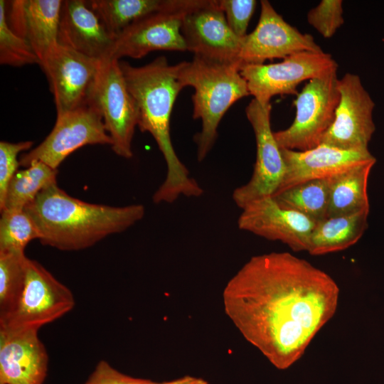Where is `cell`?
<instances>
[{
    "instance_id": "cell-30",
    "label": "cell",
    "mask_w": 384,
    "mask_h": 384,
    "mask_svg": "<svg viewBox=\"0 0 384 384\" xmlns=\"http://www.w3.org/2000/svg\"><path fill=\"white\" fill-rule=\"evenodd\" d=\"M33 142L24 141L11 143L0 142V206L3 203L7 187L20 166L18 155L31 148Z\"/></svg>"
},
{
    "instance_id": "cell-10",
    "label": "cell",
    "mask_w": 384,
    "mask_h": 384,
    "mask_svg": "<svg viewBox=\"0 0 384 384\" xmlns=\"http://www.w3.org/2000/svg\"><path fill=\"white\" fill-rule=\"evenodd\" d=\"M271 110L270 102L262 104L255 99L245 109L255 137L256 159L249 181L236 188L232 195L240 209L255 200L272 196L279 188L284 174L281 149L271 128Z\"/></svg>"
},
{
    "instance_id": "cell-14",
    "label": "cell",
    "mask_w": 384,
    "mask_h": 384,
    "mask_svg": "<svg viewBox=\"0 0 384 384\" xmlns=\"http://www.w3.org/2000/svg\"><path fill=\"white\" fill-rule=\"evenodd\" d=\"M260 5L256 28L242 38L238 58L240 68L264 64L266 60L284 59L303 51H323L312 36L286 22L269 1L262 0Z\"/></svg>"
},
{
    "instance_id": "cell-4",
    "label": "cell",
    "mask_w": 384,
    "mask_h": 384,
    "mask_svg": "<svg viewBox=\"0 0 384 384\" xmlns=\"http://www.w3.org/2000/svg\"><path fill=\"white\" fill-rule=\"evenodd\" d=\"M237 63H226L195 56L179 63L183 86L194 88L193 117L201 120V129L193 138L197 159L203 161L218 137V125L228 110L240 99L250 95Z\"/></svg>"
},
{
    "instance_id": "cell-5",
    "label": "cell",
    "mask_w": 384,
    "mask_h": 384,
    "mask_svg": "<svg viewBox=\"0 0 384 384\" xmlns=\"http://www.w3.org/2000/svg\"><path fill=\"white\" fill-rule=\"evenodd\" d=\"M337 69L309 80L294 101V119L285 129L274 132L280 148L306 151L321 143L331 126L339 102Z\"/></svg>"
},
{
    "instance_id": "cell-27",
    "label": "cell",
    "mask_w": 384,
    "mask_h": 384,
    "mask_svg": "<svg viewBox=\"0 0 384 384\" xmlns=\"http://www.w3.org/2000/svg\"><path fill=\"white\" fill-rule=\"evenodd\" d=\"M39 238V230L25 209L1 211L0 251L25 252L27 245Z\"/></svg>"
},
{
    "instance_id": "cell-32",
    "label": "cell",
    "mask_w": 384,
    "mask_h": 384,
    "mask_svg": "<svg viewBox=\"0 0 384 384\" xmlns=\"http://www.w3.org/2000/svg\"><path fill=\"white\" fill-rule=\"evenodd\" d=\"M171 380L155 382L120 373L106 361H100L84 384H170Z\"/></svg>"
},
{
    "instance_id": "cell-2",
    "label": "cell",
    "mask_w": 384,
    "mask_h": 384,
    "mask_svg": "<svg viewBox=\"0 0 384 384\" xmlns=\"http://www.w3.org/2000/svg\"><path fill=\"white\" fill-rule=\"evenodd\" d=\"M127 88L139 111L138 127L156 142L166 164V176L154 192V203H172L180 196L200 197L203 189L178 159L171 142L170 118L176 99L184 87L179 63L170 65L164 56L140 67L119 63Z\"/></svg>"
},
{
    "instance_id": "cell-13",
    "label": "cell",
    "mask_w": 384,
    "mask_h": 384,
    "mask_svg": "<svg viewBox=\"0 0 384 384\" xmlns=\"http://www.w3.org/2000/svg\"><path fill=\"white\" fill-rule=\"evenodd\" d=\"M198 0H178L172 8L134 22L116 38L112 58H141L154 50H186L181 28L185 14Z\"/></svg>"
},
{
    "instance_id": "cell-6",
    "label": "cell",
    "mask_w": 384,
    "mask_h": 384,
    "mask_svg": "<svg viewBox=\"0 0 384 384\" xmlns=\"http://www.w3.org/2000/svg\"><path fill=\"white\" fill-rule=\"evenodd\" d=\"M88 102L100 112L113 151L120 157L132 158V142L138 127L139 111L119 60L110 58L100 60Z\"/></svg>"
},
{
    "instance_id": "cell-22",
    "label": "cell",
    "mask_w": 384,
    "mask_h": 384,
    "mask_svg": "<svg viewBox=\"0 0 384 384\" xmlns=\"http://www.w3.org/2000/svg\"><path fill=\"white\" fill-rule=\"evenodd\" d=\"M375 162L356 166L331 177L327 218L370 210L368 181Z\"/></svg>"
},
{
    "instance_id": "cell-3",
    "label": "cell",
    "mask_w": 384,
    "mask_h": 384,
    "mask_svg": "<svg viewBox=\"0 0 384 384\" xmlns=\"http://www.w3.org/2000/svg\"><path fill=\"white\" fill-rule=\"evenodd\" d=\"M24 209L39 230L41 242L64 251L88 248L124 232L145 215L142 204L90 203L68 195L57 183L43 189Z\"/></svg>"
},
{
    "instance_id": "cell-12",
    "label": "cell",
    "mask_w": 384,
    "mask_h": 384,
    "mask_svg": "<svg viewBox=\"0 0 384 384\" xmlns=\"http://www.w3.org/2000/svg\"><path fill=\"white\" fill-rule=\"evenodd\" d=\"M181 32L195 56L240 66L242 38L229 27L218 0H198L183 16Z\"/></svg>"
},
{
    "instance_id": "cell-16",
    "label": "cell",
    "mask_w": 384,
    "mask_h": 384,
    "mask_svg": "<svg viewBox=\"0 0 384 384\" xmlns=\"http://www.w3.org/2000/svg\"><path fill=\"white\" fill-rule=\"evenodd\" d=\"M315 225L304 215L281 207L272 196L251 202L238 219L239 229L280 241L296 252L307 251Z\"/></svg>"
},
{
    "instance_id": "cell-20",
    "label": "cell",
    "mask_w": 384,
    "mask_h": 384,
    "mask_svg": "<svg viewBox=\"0 0 384 384\" xmlns=\"http://www.w3.org/2000/svg\"><path fill=\"white\" fill-rule=\"evenodd\" d=\"M10 3L8 23L24 38L40 64L59 44L58 26L61 0H15Z\"/></svg>"
},
{
    "instance_id": "cell-8",
    "label": "cell",
    "mask_w": 384,
    "mask_h": 384,
    "mask_svg": "<svg viewBox=\"0 0 384 384\" xmlns=\"http://www.w3.org/2000/svg\"><path fill=\"white\" fill-rule=\"evenodd\" d=\"M112 145L102 115L91 102L57 115L55 125L36 147L23 154L20 166L33 161L43 162L54 169L73 152L86 145Z\"/></svg>"
},
{
    "instance_id": "cell-29",
    "label": "cell",
    "mask_w": 384,
    "mask_h": 384,
    "mask_svg": "<svg viewBox=\"0 0 384 384\" xmlns=\"http://www.w3.org/2000/svg\"><path fill=\"white\" fill-rule=\"evenodd\" d=\"M306 18L324 38H330L344 23L343 1L322 0L309 11Z\"/></svg>"
},
{
    "instance_id": "cell-15",
    "label": "cell",
    "mask_w": 384,
    "mask_h": 384,
    "mask_svg": "<svg viewBox=\"0 0 384 384\" xmlns=\"http://www.w3.org/2000/svg\"><path fill=\"white\" fill-rule=\"evenodd\" d=\"M100 60L58 44L41 63L57 115L88 103Z\"/></svg>"
},
{
    "instance_id": "cell-26",
    "label": "cell",
    "mask_w": 384,
    "mask_h": 384,
    "mask_svg": "<svg viewBox=\"0 0 384 384\" xmlns=\"http://www.w3.org/2000/svg\"><path fill=\"white\" fill-rule=\"evenodd\" d=\"M27 260L25 252L0 251V319L13 310L20 298Z\"/></svg>"
},
{
    "instance_id": "cell-24",
    "label": "cell",
    "mask_w": 384,
    "mask_h": 384,
    "mask_svg": "<svg viewBox=\"0 0 384 384\" xmlns=\"http://www.w3.org/2000/svg\"><path fill=\"white\" fill-rule=\"evenodd\" d=\"M331 177L293 186L272 196L278 205L296 211L315 223L328 216Z\"/></svg>"
},
{
    "instance_id": "cell-17",
    "label": "cell",
    "mask_w": 384,
    "mask_h": 384,
    "mask_svg": "<svg viewBox=\"0 0 384 384\" xmlns=\"http://www.w3.org/2000/svg\"><path fill=\"white\" fill-rule=\"evenodd\" d=\"M280 149L285 171L275 193L305 181L331 178L356 166L376 161L369 150H343L326 144L306 151Z\"/></svg>"
},
{
    "instance_id": "cell-7",
    "label": "cell",
    "mask_w": 384,
    "mask_h": 384,
    "mask_svg": "<svg viewBox=\"0 0 384 384\" xmlns=\"http://www.w3.org/2000/svg\"><path fill=\"white\" fill-rule=\"evenodd\" d=\"M75 298L38 262L28 258L25 285L13 310L0 319V329L37 330L71 311Z\"/></svg>"
},
{
    "instance_id": "cell-33",
    "label": "cell",
    "mask_w": 384,
    "mask_h": 384,
    "mask_svg": "<svg viewBox=\"0 0 384 384\" xmlns=\"http://www.w3.org/2000/svg\"><path fill=\"white\" fill-rule=\"evenodd\" d=\"M170 384H210L207 380L190 375H185L178 379L171 380Z\"/></svg>"
},
{
    "instance_id": "cell-31",
    "label": "cell",
    "mask_w": 384,
    "mask_h": 384,
    "mask_svg": "<svg viewBox=\"0 0 384 384\" xmlns=\"http://www.w3.org/2000/svg\"><path fill=\"white\" fill-rule=\"evenodd\" d=\"M233 32L243 38L257 6L255 0H218Z\"/></svg>"
},
{
    "instance_id": "cell-9",
    "label": "cell",
    "mask_w": 384,
    "mask_h": 384,
    "mask_svg": "<svg viewBox=\"0 0 384 384\" xmlns=\"http://www.w3.org/2000/svg\"><path fill=\"white\" fill-rule=\"evenodd\" d=\"M337 68V63L329 53L303 51L277 63L245 65L240 72L247 82L250 95L259 102L267 104L275 95L297 96V88L301 82Z\"/></svg>"
},
{
    "instance_id": "cell-28",
    "label": "cell",
    "mask_w": 384,
    "mask_h": 384,
    "mask_svg": "<svg viewBox=\"0 0 384 384\" xmlns=\"http://www.w3.org/2000/svg\"><path fill=\"white\" fill-rule=\"evenodd\" d=\"M0 63L13 67L40 65V60L30 44L10 28L4 0L0 1Z\"/></svg>"
},
{
    "instance_id": "cell-23",
    "label": "cell",
    "mask_w": 384,
    "mask_h": 384,
    "mask_svg": "<svg viewBox=\"0 0 384 384\" xmlns=\"http://www.w3.org/2000/svg\"><path fill=\"white\" fill-rule=\"evenodd\" d=\"M178 0H91L90 8L115 38L128 26L155 12L174 7Z\"/></svg>"
},
{
    "instance_id": "cell-19",
    "label": "cell",
    "mask_w": 384,
    "mask_h": 384,
    "mask_svg": "<svg viewBox=\"0 0 384 384\" xmlns=\"http://www.w3.org/2000/svg\"><path fill=\"white\" fill-rule=\"evenodd\" d=\"M58 43L87 57L112 58L115 38L104 27L87 1H63Z\"/></svg>"
},
{
    "instance_id": "cell-1",
    "label": "cell",
    "mask_w": 384,
    "mask_h": 384,
    "mask_svg": "<svg viewBox=\"0 0 384 384\" xmlns=\"http://www.w3.org/2000/svg\"><path fill=\"white\" fill-rule=\"evenodd\" d=\"M338 296L328 274L289 252L252 257L222 295L240 334L280 370L302 356L335 314Z\"/></svg>"
},
{
    "instance_id": "cell-11",
    "label": "cell",
    "mask_w": 384,
    "mask_h": 384,
    "mask_svg": "<svg viewBox=\"0 0 384 384\" xmlns=\"http://www.w3.org/2000/svg\"><path fill=\"white\" fill-rule=\"evenodd\" d=\"M339 102L334 120L321 144L343 150L368 151L375 131V102L358 75L347 73L338 80Z\"/></svg>"
},
{
    "instance_id": "cell-18",
    "label": "cell",
    "mask_w": 384,
    "mask_h": 384,
    "mask_svg": "<svg viewBox=\"0 0 384 384\" xmlns=\"http://www.w3.org/2000/svg\"><path fill=\"white\" fill-rule=\"evenodd\" d=\"M37 330L0 329V384H43L48 355Z\"/></svg>"
},
{
    "instance_id": "cell-21",
    "label": "cell",
    "mask_w": 384,
    "mask_h": 384,
    "mask_svg": "<svg viewBox=\"0 0 384 384\" xmlns=\"http://www.w3.org/2000/svg\"><path fill=\"white\" fill-rule=\"evenodd\" d=\"M370 210L326 218L316 223L307 252L321 255L341 251L356 244L368 228Z\"/></svg>"
},
{
    "instance_id": "cell-25",
    "label": "cell",
    "mask_w": 384,
    "mask_h": 384,
    "mask_svg": "<svg viewBox=\"0 0 384 384\" xmlns=\"http://www.w3.org/2000/svg\"><path fill=\"white\" fill-rule=\"evenodd\" d=\"M58 169L46 164L33 161L24 169L18 170L9 183L1 211L24 209L46 187L57 183Z\"/></svg>"
}]
</instances>
